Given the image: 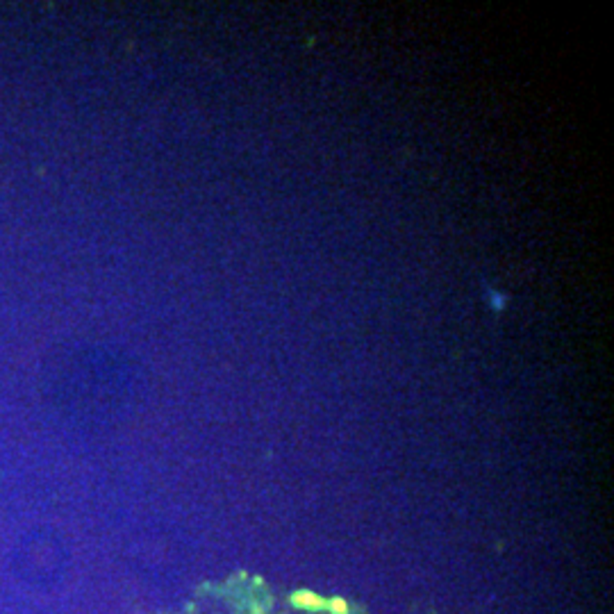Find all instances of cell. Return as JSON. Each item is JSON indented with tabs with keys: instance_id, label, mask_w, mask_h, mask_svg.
<instances>
[{
	"instance_id": "6da1fadb",
	"label": "cell",
	"mask_w": 614,
	"mask_h": 614,
	"mask_svg": "<svg viewBox=\"0 0 614 614\" xmlns=\"http://www.w3.org/2000/svg\"><path fill=\"white\" fill-rule=\"evenodd\" d=\"M294 600L296 605H300V607H310V609H321L323 607V598H319L316 594H312V591H298V594H294Z\"/></svg>"
},
{
	"instance_id": "7a4b0ae2",
	"label": "cell",
	"mask_w": 614,
	"mask_h": 614,
	"mask_svg": "<svg viewBox=\"0 0 614 614\" xmlns=\"http://www.w3.org/2000/svg\"><path fill=\"white\" fill-rule=\"evenodd\" d=\"M328 605H330V609H332L334 614H346V612H348V607H346V603L341 598H332Z\"/></svg>"
}]
</instances>
